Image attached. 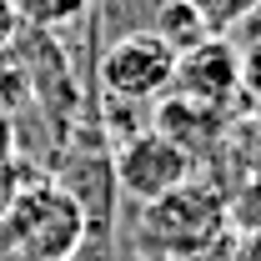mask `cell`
<instances>
[{
    "label": "cell",
    "instance_id": "6da1fadb",
    "mask_svg": "<svg viewBox=\"0 0 261 261\" xmlns=\"http://www.w3.org/2000/svg\"><path fill=\"white\" fill-rule=\"evenodd\" d=\"M226 236H231L226 191L201 176L146 201L141 221H136V246L156 261H201L211 251H226Z\"/></svg>",
    "mask_w": 261,
    "mask_h": 261
},
{
    "label": "cell",
    "instance_id": "7a4b0ae2",
    "mask_svg": "<svg viewBox=\"0 0 261 261\" xmlns=\"http://www.w3.org/2000/svg\"><path fill=\"white\" fill-rule=\"evenodd\" d=\"M86 246V211L61 181H25L0 216V251L20 261H75Z\"/></svg>",
    "mask_w": 261,
    "mask_h": 261
},
{
    "label": "cell",
    "instance_id": "3957f363",
    "mask_svg": "<svg viewBox=\"0 0 261 261\" xmlns=\"http://www.w3.org/2000/svg\"><path fill=\"white\" fill-rule=\"evenodd\" d=\"M171 75H176V50L156 31H130L111 45H100L96 81L106 91V100H116V106L161 100L171 91Z\"/></svg>",
    "mask_w": 261,
    "mask_h": 261
},
{
    "label": "cell",
    "instance_id": "277c9868",
    "mask_svg": "<svg viewBox=\"0 0 261 261\" xmlns=\"http://www.w3.org/2000/svg\"><path fill=\"white\" fill-rule=\"evenodd\" d=\"M111 171H116V191L141 201V206L166 196V191H176L181 181L196 176L191 156L176 151L161 130H130V136H121V146L111 156Z\"/></svg>",
    "mask_w": 261,
    "mask_h": 261
},
{
    "label": "cell",
    "instance_id": "5b68a950",
    "mask_svg": "<svg viewBox=\"0 0 261 261\" xmlns=\"http://www.w3.org/2000/svg\"><path fill=\"white\" fill-rule=\"evenodd\" d=\"M166 96L196 100L206 111H226L231 100L241 96V50L226 35H206L201 45L176 56V75H171Z\"/></svg>",
    "mask_w": 261,
    "mask_h": 261
},
{
    "label": "cell",
    "instance_id": "8992f818",
    "mask_svg": "<svg viewBox=\"0 0 261 261\" xmlns=\"http://www.w3.org/2000/svg\"><path fill=\"white\" fill-rule=\"evenodd\" d=\"M166 141L176 146V151H186L196 161H206V156H221V141H226V111H206V106H196V100H181V96H161L156 106V126Z\"/></svg>",
    "mask_w": 261,
    "mask_h": 261
},
{
    "label": "cell",
    "instance_id": "52a82bcc",
    "mask_svg": "<svg viewBox=\"0 0 261 261\" xmlns=\"http://www.w3.org/2000/svg\"><path fill=\"white\" fill-rule=\"evenodd\" d=\"M161 5L166 0H91V10L100 15V31H106V45L130 31H151Z\"/></svg>",
    "mask_w": 261,
    "mask_h": 261
},
{
    "label": "cell",
    "instance_id": "ba28073f",
    "mask_svg": "<svg viewBox=\"0 0 261 261\" xmlns=\"http://www.w3.org/2000/svg\"><path fill=\"white\" fill-rule=\"evenodd\" d=\"M5 10L25 20L31 31H61L91 15V0H5Z\"/></svg>",
    "mask_w": 261,
    "mask_h": 261
},
{
    "label": "cell",
    "instance_id": "9c48e42d",
    "mask_svg": "<svg viewBox=\"0 0 261 261\" xmlns=\"http://www.w3.org/2000/svg\"><path fill=\"white\" fill-rule=\"evenodd\" d=\"M151 31L161 35V40L171 45V50H176V56H181V50H191V45H201V40L211 35V31H206V20L196 15V10L186 5V0H166Z\"/></svg>",
    "mask_w": 261,
    "mask_h": 261
},
{
    "label": "cell",
    "instance_id": "30bf717a",
    "mask_svg": "<svg viewBox=\"0 0 261 261\" xmlns=\"http://www.w3.org/2000/svg\"><path fill=\"white\" fill-rule=\"evenodd\" d=\"M221 156L241 161V176H256L261 171V106L241 121H226V141H221Z\"/></svg>",
    "mask_w": 261,
    "mask_h": 261
},
{
    "label": "cell",
    "instance_id": "8fae6325",
    "mask_svg": "<svg viewBox=\"0 0 261 261\" xmlns=\"http://www.w3.org/2000/svg\"><path fill=\"white\" fill-rule=\"evenodd\" d=\"M226 221L241 236H261V171L241 176V186L226 191Z\"/></svg>",
    "mask_w": 261,
    "mask_h": 261
},
{
    "label": "cell",
    "instance_id": "7c38bea8",
    "mask_svg": "<svg viewBox=\"0 0 261 261\" xmlns=\"http://www.w3.org/2000/svg\"><path fill=\"white\" fill-rule=\"evenodd\" d=\"M186 5L206 20V31H211V35H226L231 25L251 20V10H256L261 0H186Z\"/></svg>",
    "mask_w": 261,
    "mask_h": 261
},
{
    "label": "cell",
    "instance_id": "4fadbf2b",
    "mask_svg": "<svg viewBox=\"0 0 261 261\" xmlns=\"http://www.w3.org/2000/svg\"><path fill=\"white\" fill-rule=\"evenodd\" d=\"M25 181H35V171H25L20 161H5V166H0V216L10 211V201H15V191H20Z\"/></svg>",
    "mask_w": 261,
    "mask_h": 261
},
{
    "label": "cell",
    "instance_id": "5bb4252c",
    "mask_svg": "<svg viewBox=\"0 0 261 261\" xmlns=\"http://www.w3.org/2000/svg\"><path fill=\"white\" fill-rule=\"evenodd\" d=\"M241 91L261 100V40L246 50V56H241Z\"/></svg>",
    "mask_w": 261,
    "mask_h": 261
},
{
    "label": "cell",
    "instance_id": "9a60e30c",
    "mask_svg": "<svg viewBox=\"0 0 261 261\" xmlns=\"http://www.w3.org/2000/svg\"><path fill=\"white\" fill-rule=\"evenodd\" d=\"M15 151H20V141H15V121H10V106H0V166L15 161Z\"/></svg>",
    "mask_w": 261,
    "mask_h": 261
},
{
    "label": "cell",
    "instance_id": "2e32d148",
    "mask_svg": "<svg viewBox=\"0 0 261 261\" xmlns=\"http://www.w3.org/2000/svg\"><path fill=\"white\" fill-rule=\"evenodd\" d=\"M231 261H261V236H246V241L231 251Z\"/></svg>",
    "mask_w": 261,
    "mask_h": 261
},
{
    "label": "cell",
    "instance_id": "e0dca14e",
    "mask_svg": "<svg viewBox=\"0 0 261 261\" xmlns=\"http://www.w3.org/2000/svg\"><path fill=\"white\" fill-rule=\"evenodd\" d=\"M0 261H20V256H5V251H0Z\"/></svg>",
    "mask_w": 261,
    "mask_h": 261
}]
</instances>
